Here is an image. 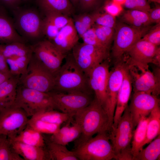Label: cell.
<instances>
[{
	"instance_id": "35",
	"label": "cell",
	"mask_w": 160,
	"mask_h": 160,
	"mask_svg": "<svg viewBox=\"0 0 160 160\" xmlns=\"http://www.w3.org/2000/svg\"><path fill=\"white\" fill-rule=\"evenodd\" d=\"M46 18L59 29L69 23L72 19L69 16L56 12H45Z\"/></svg>"
},
{
	"instance_id": "50",
	"label": "cell",
	"mask_w": 160,
	"mask_h": 160,
	"mask_svg": "<svg viewBox=\"0 0 160 160\" xmlns=\"http://www.w3.org/2000/svg\"><path fill=\"white\" fill-rule=\"evenodd\" d=\"M126 1V0H112L113 1L121 5H123Z\"/></svg>"
},
{
	"instance_id": "9",
	"label": "cell",
	"mask_w": 160,
	"mask_h": 160,
	"mask_svg": "<svg viewBox=\"0 0 160 160\" xmlns=\"http://www.w3.org/2000/svg\"><path fill=\"white\" fill-rule=\"evenodd\" d=\"M50 95L55 108L72 117L88 105L92 100L90 94L81 92H63L52 91Z\"/></svg>"
},
{
	"instance_id": "6",
	"label": "cell",
	"mask_w": 160,
	"mask_h": 160,
	"mask_svg": "<svg viewBox=\"0 0 160 160\" xmlns=\"http://www.w3.org/2000/svg\"><path fill=\"white\" fill-rule=\"evenodd\" d=\"M134 128L132 116L128 105L121 117L116 129L110 131L109 134L115 156V159L124 154L131 153V143Z\"/></svg>"
},
{
	"instance_id": "39",
	"label": "cell",
	"mask_w": 160,
	"mask_h": 160,
	"mask_svg": "<svg viewBox=\"0 0 160 160\" xmlns=\"http://www.w3.org/2000/svg\"><path fill=\"white\" fill-rule=\"evenodd\" d=\"M59 30L46 17L43 20L42 33L46 36L49 41H51L55 37Z\"/></svg>"
},
{
	"instance_id": "5",
	"label": "cell",
	"mask_w": 160,
	"mask_h": 160,
	"mask_svg": "<svg viewBox=\"0 0 160 160\" xmlns=\"http://www.w3.org/2000/svg\"><path fill=\"white\" fill-rule=\"evenodd\" d=\"M108 132L97 134L73 151L80 160H110L115 156Z\"/></svg>"
},
{
	"instance_id": "46",
	"label": "cell",
	"mask_w": 160,
	"mask_h": 160,
	"mask_svg": "<svg viewBox=\"0 0 160 160\" xmlns=\"http://www.w3.org/2000/svg\"><path fill=\"white\" fill-rule=\"evenodd\" d=\"M21 0H0V5L11 8H15Z\"/></svg>"
},
{
	"instance_id": "53",
	"label": "cell",
	"mask_w": 160,
	"mask_h": 160,
	"mask_svg": "<svg viewBox=\"0 0 160 160\" xmlns=\"http://www.w3.org/2000/svg\"><path fill=\"white\" fill-rule=\"evenodd\" d=\"M3 135H0V142H1V140H2V137H3Z\"/></svg>"
},
{
	"instance_id": "4",
	"label": "cell",
	"mask_w": 160,
	"mask_h": 160,
	"mask_svg": "<svg viewBox=\"0 0 160 160\" xmlns=\"http://www.w3.org/2000/svg\"><path fill=\"white\" fill-rule=\"evenodd\" d=\"M19 84L27 88L48 93L54 89L55 76L33 53L26 72L20 76Z\"/></svg>"
},
{
	"instance_id": "10",
	"label": "cell",
	"mask_w": 160,
	"mask_h": 160,
	"mask_svg": "<svg viewBox=\"0 0 160 160\" xmlns=\"http://www.w3.org/2000/svg\"><path fill=\"white\" fill-rule=\"evenodd\" d=\"M28 117L23 109L13 105L0 110V135L15 137L27 126Z\"/></svg>"
},
{
	"instance_id": "11",
	"label": "cell",
	"mask_w": 160,
	"mask_h": 160,
	"mask_svg": "<svg viewBox=\"0 0 160 160\" xmlns=\"http://www.w3.org/2000/svg\"><path fill=\"white\" fill-rule=\"evenodd\" d=\"M128 68L127 64L119 62L109 72L107 86V98L104 109L108 117L111 130L113 124L118 93Z\"/></svg>"
},
{
	"instance_id": "26",
	"label": "cell",
	"mask_w": 160,
	"mask_h": 160,
	"mask_svg": "<svg viewBox=\"0 0 160 160\" xmlns=\"http://www.w3.org/2000/svg\"><path fill=\"white\" fill-rule=\"evenodd\" d=\"M146 137L144 143V146L149 143L156 138L160 133V108L159 105L157 106L148 116Z\"/></svg>"
},
{
	"instance_id": "21",
	"label": "cell",
	"mask_w": 160,
	"mask_h": 160,
	"mask_svg": "<svg viewBox=\"0 0 160 160\" xmlns=\"http://www.w3.org/2000/svg\"><path fill=\"white\" fill-rule=\"evenodd\" d=\"M20 76H12L0 84V111L15 103Z\"/></svg>"
},
{
	"instance_id": "43",
	"label": "cell",
	"mask_w": 160,
	"mask_h": 160,
	"mask_svg": "<svg viewBox=\"0 0 160 160\" xmlns=\"http://www.w3.org/2000/svg\"><path fill=\"white\" fill-rule=\"evenodd\" d=\"M78 15L83 25L87 30L92 27L95 23L94 18L92 14L84 13Z\"/></svg>"
},
{
	"instance_id": "18",
	"label": "cell",
	"mask_w": 160,
	"mask_h": 160,
	"mask_svg": "<svg viewBox=\"0 0 160 160\" xmlns=\"http://www.w3.org/2000/svg\"><path fill=\"white\" fill-rule=\"evenodd\" d=\"M132 87L131 79L128 68L118 93L111 130L115 129L124 111L128 105Z\"/></svg>"
},
{
	"instance_id": "8",
	"label": "cell",
	"mask_w": 160,
	"mask_h": 160,
	"mask_svg": "<svg viewBox=\"0 0 160 160\" xmlns=\"http://www.w3.org/2000/svg\"><path fill=\"white\" fill-rule=\"evenodd\" d=\"M72 50L75 63L87 76L95 67L105 60L108 55V50L84 43H78Z\"/></svg>"
},
{
	"instance_id": "2",
	"label": "cell",
	"mask_w": 160,
	"mask_h": 160,
	"mask_svg": "<svg viewBox=\"0 0 160 160\" xmlns=\"http://www.w3.org/2000/svg\"><path fill=\"white\" fill-rule=\"evenodd\" d=\"M55 80L52 91L90 94L87 77L76 64L72 54L67 57L65 63L55 75Z\"/></svg>"
},
{
	"instance_id": "33",
	"label": "cell",
	"mask_w": 160,
	"mask_h": 160,
	"mask_svg": "<svg viewBox=\"0 0 160 160\" xmlns=\"http://www.w3.org/2000/svg\"><path fill=\"white\" fill-rule=\"evenodd\" d=\"M0 160H24L12 150L7 137L5 135L0 142Z\"/></svg>"
},
{
	"instance_id": "52",
	"label": "cell",
	"mask_w": 160,
	"mask_h": 160,
	"mask_svg": "<svg viewBox=\"0 0 160 160\" xmlns=\"http://www.w3.org/2000/svg\"><path fill=\"white\" fill-rule=\"evenodd\" d=\"M70 1L74 4L76 3L79 1V0H70Z\"/></svg>"
},
{
	"instance_id": "27",
	"label": "cell",
	"mask_w": 160,
	"mask_h": 160,
	"mask_svg": "<svg viewBox=\"0 0 160 160\" xmlns=\"http://www.w3.org/2000/svg\"><path fill=\"white\" fill-rule=\"evenodd\" d=\"M49 159L55 160H78L73 151L68 149L66 145L50 141L47 144Z\"/></svg>"
},
{
	"instance_id": "16",
	"label": "cell",
	"mask_w": 160,
	"mask_h": 160,
	"mask_svg": "<svg viewBox=\"0 0 160 160\" xmlns=\"http://www.w3.org/2000/svg\"><path fill=\"white\" fill-rule=\"evenodd\" d=\"M159 47L141 38L127 51L130 56L127 64L148 69V64H153L154 56Z\"/></svg>"
},
{
	"instance_id": "15",
	"label": "cell",
	"mask_w": 160,
	"mask_h": 160,
	"mask_svg": "<svg viewBox=\"0 0 160 160\" xmlns=\"http://www.w3.org/2000/svg\"><path fill=\"white\" fill-rule=\"evenodd\" d=\"M109 72V63L105 60L95 67L87 76L89 86L95 93V97L104 108Z\"/></svg>"
},
{
	"instance_id": "3",
	"label": "cell",
	"mask_w": 160,
	"mask_h": 160,
	"mask_svg": "<svg viewBox=\"0 0 160 160\" xmlns=\"http://www.w3.org/2000/svg\"><path fill=\"white\" fill-rule=\"evenodd\" d=\"M13 105L21 108L28 116L31 117L39 113L55 108L49 92L27 88L19 84Z\"/></svg>"
},
{
	"instance_id": "32",
	"label": "cell",
	"mask_w": 160,
	"mask_h": 160,
	"mask_svg": "<svg viewBox=\"0 0 160 160\" xmlns=\"http://www.w3.org/2000/svg\"><path fill=\"white\" fill-rule=\"evenodd\" d=\"M81 132L79 126L73 121L69 130L62 136L56 138H50V141L66 145L69 143L75 140Z\"/></svg>"
},
{
	"instance_id": "14",
	"label": "cell",
	"mask_w": 160,
	"mask_h": 160,
	"mask_svg": "<svg viewBox=\"0 0 160 160\" xmlns=\"http://www.w3.org/2000/svg\"><path fill=\"white\" fill-rule=\"evenodd\" d=\"M159 105V99L157 96L143 92H134L128 107L135 128L142 118L148 116Z\"/></svg>"
},
{
	"instance_id": "30",
	"label": "cell",
	"mask_w": 160,
	"mask_h": 160,
	"mask_svg": "<svg viewBox=\"0 0 160 160\" xmlns=\"http://www.w3.org/2000/svg\"><path fill=\"white\" fill-rule=\"evenodd\" d=\"M146 85L150 88L152 94L158 96L160 93V70L158 69L153 73L148 69L137 67Z\"/></svg>"
},
{
	"instance_id": "36",
	"label": "cell",
	"mask_w": 160,
	"mask_h": 160,
	"mask_svg": "<svg viewBox=\"0 0 160 160\" xmlns=\"http://www.w3.org/2000/svg\"><path fill=\"white\" fill-rule=\"evenodd\" d=\"M97 25L114 28L116 26L115 17L107 13L92 14Z\"/></svg>"
},
{
	"instance_id": "49",
	"label": "cell",
	"mask_w": 160,
	"mask_h": 160,
	"mask_svg": "<svg viewBox=\"0 0 160 160\" xmlns=\"http://www.w3.org/2000/svg\"><path fill=\"white\" fill-rule=\"evenodd\" d=\"M12 76L10 73L0 71V84Z\"/></svg>"
},
{
	"instance_id": "13",
	"label": "cell",
	"mask_w": 160,
	"mask_h": 160,
	"mask_svg": "<svg viewBox=\"0 0 160 160\" xmlns=\"http://www.w3.org/2000/svg\"><path fill=\"white\" fill-rule=\"evenodd\" d=\"M42 22L39 13L33 9L20 10L15 13V28L30 39H37L43 34Z\"/></svg>"
},
{
	"instance_id": "22",
	"label": "cell",
	"mask_w": 160,
	"mask_h": 160,
	"mask_svg": "<svg viewBox=\"0 0 160 160\" xmlns=\"http://www.w3.org/2000/svg\"><path fill=\"white\" fill-rule=\"evenodd\" d=\"M148 119V116L142 118L134 129L131 143V152L133 157L136 156L144 146Z\"/></svg>"
},
{
	"instance_id": "7",
	"label": "cell",
	"mask_w": 160,
	"mask_h": 160,
	"mask_svg": "<svg viewBox=\"0 0 160 160\" xmlns=\"http://www.w3.org/2000/svg\"><path fill=\"white\" fill-rule=\"evenodd\" d=\"M149 27H137L124 24L118 25L114 33L113 57L120 60L123 55L149 31Z\"/></svg>"
},
{
	"instance_id": "42",
	"label": "cell",
	"mask_w": 160,
	"mask_h": 160,
	"mask_svg": "<svg viewBox=\"0 0 160 160\" xmlns=\"http://www.w3.org/2000/svg\"><path fill=\"white\" fill-rule=\"evenodd\" d=\"M104 9L106 12L115 17L121 12L122 9L121 5L112 1L106 4Z\"/></svg>"
},
{
	"instance_id": "44",
	"label": "cell",
	"mask_w": 160,
	"mask_h": 160,
	"mask_svg": "<svg viewBox=\"0 0 160 160\" xmlns=\"http://www.w3.org/2000/svg\"><path fill=\"white\" fill-rule=\"evenodd\" d=\"M148 15L151 23H155L157 24L160 22V7L158 6L150 10Z\"/></svg>"
},
{
	"instance_id": "51",
	"label": "cell",
	"mask_w": 160,
	"mask_h": 160,
	"mask_svg": "<svg viewBox=\"0 0 160 160\" xmlns=\"http://www.w3.org/2000/svg\"><path fill=\"white\" fill-rule=\"evenodd\" d=\"M148 0L151 2H154L158 4L160 3V0Z\"/></svg>"
},
{
	"instance_id": "25",
	"label": "cell",
	"mask_w": 160,
	"mask_h": 160,
	"mask_svg": "<svg viewBox=\"0 0 160 160\" xmlns=\"http://www.w3.org/2000/svg\"><path fill=\"white\" fill-rule=\"evenodd\" d=\"M32 53L31 45H28L24 43L15 42L0 44V54L6 59L26 55Z\"/></svg>"
},
{
	"instance_id": "1",
	"label": "cell",
	"mask_w": 160,
	"mask_h": 160,
	"mask_svg": "<svg viewBox=\"0 0 160 160\" xmlns=\"http://www.w3.org/2000/svg\"><path fill=\"white\" fill-rule=\"evenodd\" d=\"M73 118L81 131L79 137L76 140L75 147L96 134L111 131L108 115L95 97L88 105L77 112Z\"/></svg>"
},
{
	"instance_id": "20",
	"label": "cell",
	"mask_w": 160,
	"mask_h": 160,
	"mask_svg": "<svg viewBox=\"0 0 160 160\" xmlns=\"http://www.w3.org/2000/svg\"><path fill=\"white\" fill-rule=\"evenodd\" d=\"M8 139L12 150L24 160H45L49 159L48 152L45 151L43 147Z\"/></svg>"
},
{
	"instance_id": "23",
	"label": "cell",
	"mask_w": 160,
	"mask_h": 160,
	"mask_svg": "<svg viewBox=\"0 0 160 160\" xmlns=\"http://www.w3.org/2000/svg\"><path fill=\"white\" fill-rule=\"evenodd\" d=\"M8 139L33 146L44 147L45 142L42 133L28 124L17 135Z\"/></svg>"
},
{
	"instance_id": "40",
	"label": "cell",
	"mask_w": 160,
	"mask_h": 160,
	"mask_svg": "<svg viewBox=\"0 0 160 160\" xmlns=\"http://www.w3.org/2000/svg\"><path fill=\"white\" fill-rule=\"evenodd\" d=\"M123 16L132 18L143 23L145 25L151 23L148 12L137 10H130L126 12Z\"/></svg>"
},
{
	"instance_id": "37",
	"label": "cell",
	"mask_w": 160,
	"mask_h": 160,
	"mask_svg": "<svg viewBox=\"0 0 160 160\" xmlns=\"http://www.w3.org/2000/svg\"><path fill=\"white\" fill-rule=\"evenodd\" d=\"M84 43L108 50L100 41L96 34L94 28L92 27L86 31L81 37Z\"/></svg>"
},
{
	"instance_id": "12",
	"label": "cell",
	"mask_w": 160,
	"mask_h": 160,
	"mask_svg": "<svg viewBox=\"0 0 160 160\" xmlns=\"http://www.w3.org/2000/svg\"><path fill=\"white\" fill-rule=\"evenodd\" d=\"M33 53L54 76L61 66L66 55L48 40L40 41L31 45Z\"/></svg>"
},
{
	"instance_id": "28",
	"label": "cell",
	"mask_w": 160,
	"mask_h": 160,
	"mask_svg": "<svg viewBox=\"0 0 160 160\" xmlns=\"http://www.w3.org/2000/svg\"><path fill=\"white\" fill-rule=\"evenodd\" d=\"M145 148L142 149L132 160H156L160 157V135H158Z\"/></svg>"
},
{
	"instance_id": "54",
	"label": "cell",
	"mask_w": 160,
	"mask_h": 160,
	"mask_svg": "<svg viewBox=\"0 0 160 160\" xmlns=\"http://www.w3.org/2000/svg\"></svg>"
},
{
	"instance_id": "38",
	"label": "cell",
	"mask_w": 160,
	"mask_h": 160,
	"mask_svg": "<svg viewBox=\"0 0 160 160\" xmlns=\"http://www.w3.org/2000/svg\"><path fill=\"white\" fill-rule=\"evenodd\" d=\"M147 0H126L124 6L130 10H135L148 12L151 7Z\"/></svg>"
},
{
	"instance_id": "31",
	"label": "cell",
	"mask_w": 160,
	"mask_h": 160,
	"mask_svg": "<svg viewBox=\"0 0 160 160\" xmlns=\"http://www.w3.org/2000/svg\"><path fill=\"white\" fill-rule=\"evenodd\" d=\"M28 124L41 133L53 134L60 128V125L52 124L31 117Z\"/></svg>"
},
{
	"instance_id": "29",
	"label": "cell",
	"mask_w": 160,
	"mask_h": 160,
	"mask_svg": "<svg viewBox=\"0 0 160 160\" xmlns=\"http://www.w3.org/2000/svg\"><path fill=\"white\" fill-rule=\"evenodd\" d=\"M31 117L60 125L65 122L71 121L73 119L72 117L67 114L54 110L39 113Z\"/></svg>"
},
{
	"instance_id": "47",
	"label": "cell",
	"mask_w": 160,
	"mask_h": 160,
	"mask_svg": "<svg viewBox=\"0 0 160 160\" xmlns=\"http://www.w3.org/2000/svg\"><path fill=\"white\" fill-rule=\"evenodd\" d=\"M0 71L10 73L7 62L6 59L3 55L1 54H0Z\"/></svg>"
},
{
	"instance_id": "19",
	"label": "cell",
	"mask_w": 160,
	"mask_h": 160,
	"mask_svg": "<svg viewBox=\"0 0 160 160\" xmlns=\"http://www.w3.org/2000/svg\"><path fill=\"white\" fill-rule=\"evenodd\" d=\"M15 42L25 43V41L16 31L4 7L0 5V44Z\"/></svg>"
},
{
	"instance_id": "17",
	"label": "cell",
	"mask_w": 160,
	"mask_h": 160,
	"mask_svg": "<svg viewBox=\"0 0 160 160\" xmlns=\"http://www.w3.org/2000/svg\"><path fill=\"white\" fill-rule=\"evenodd\" d=\"M79 39V35L72 20L60 29L55 37L50 41L61 52L66 55L78 43Z\"/></svg>"
},
{
	"instance_id": "45",
	"label": "cell",
	"mask_w": 160,
	"mask_h": 160,
	"mask_svg": "<svg viewBox=\"0 0 160 160\" xmlns=\"http://www.w3.org/2000/svg\"><path fill=\"white\" fill-rule=\"evenodd\" d=\"M97 0H79L80 6L84 10L89 9L96 4Z\"/></svg>"
},
{
	"instance_id": "41",
	"label": "cell",
	"mask_w": 160,
	"mask_h": 160,
	"mask_svg": "<svg viewBox=\"0 0 160 160\" xmlns=\"http://www.w3.org/2000/svg\"><path fill=\"white\" fill-rule=\"evenodd\" d=\"M142 39L158 46L160 44V24H157L143 37Z\"/></svg>"
},
{
	"instance_id": "48",
	"label": "cell",
	"mask_w": 160,
	"mask_h": 160,
	"mask_svg": "<svg viewBox=\"0 0 160 160\" xmlns=\"http://www.w3.org/2000/svg\"><path fill=\"white\" fill-rule=\"evenodd\" d=\"M123 18L125 21L132 25V26L137 27H143L145 26L141 23L130 17L123 16Z\"/></svg>"
},
{
	"instance_id": "24",
	"label": "cell",
	"mask_w": 160,
	"mask_h": 160,
	"mask_svg": "<svg viewBox=\"0 0 160 160\" xmlns=\"http://www.w3.org/2000/svg\"><path fill=\"white\" fill-rule=\"evenodd\" d=\"M39 7L45 12H58L69 16L73 12L70 0H37Z\"/></svg>"
},
{
	"instance_id": "34",
	"label": "cell",
	"mask_w": 160,
	"mask_h": 160,
	"mask_svg": "<svg viewBox=\"0 0 160 160\" xmlns=\"http://www.w3.org/2000/svg\"><path fill=\"white\" fill-rule=\"evenodd\" d=\"M93 27L100 41L109 49L114 34V28L97 25Z\"/></svg>"
}]
</instances>
